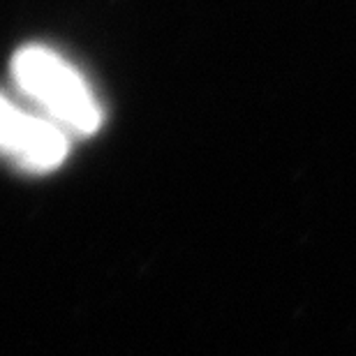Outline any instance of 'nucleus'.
<instances>
[{"label":"nucleus","mask_w":356,"mask_h":356,"mask_svg":"<svg viewBox=\"0 0 356 356\" xmlns=\"http://www.w3.org/2000/svg\"><path fill=\"white\" fill-rule=\"evenodd\" d=\"M12 76L19 90L67 134L88 137L102 127L104 111L95 92L79 70L54 49L42 44L21 47L12 58Z\"/></svg>","instance_id":"1"},{"label":"nucleus","mask_w":356,"mask_h":356,"mask_svg":"<svg viewBox=\"0 0 356 356\" xmlns=\"http://www.w3.org/2000/svg\"><path fill=\"white\" fill-rule=\"evenodd\" d=\"M0 153L28 172H51L65 162L70 139L51 118L21 109L0 92Z\"/></svg>","instance_id":"2"}]
</instances>
